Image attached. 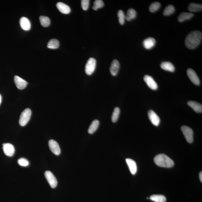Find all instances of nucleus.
Wrapping results in <instances>:
<instances>
[{"label": "nucleus", "mask_w": 202, "mask_h": 202, "mask_svg": "<svg viewBox=\"0 0 202 202\" xmlns=\"http://www.w3.org/2000/svg\"><path fill=\"white\" fill-rule=\"evenodd\" d=\"M202 38V34L201 32L195 30L191 32L186 38L185 45L189 49H195L201 43Z\"/></svg>", "instance_id": "f257e3e1"}, {"label": "nucleus", "mask_w": 202, "mask_h": 202, "mask_svg": "<svg viewBox=\"0 0 202 202\" xmlns=\"http://www.w3.org/2000/svg\"><path fill=\"white\" fill-rule=\"evenodd\" d=\"M154 161L157 166L161 167L171 168L174 166L173 160L164 154L157 155L154 158Z\"/></svg>", "instance_id": "f03ea898"}, {"label": "nucleus", "mask_w": 202, "mask_h": 202, "mask_svg": "<svg viewBox=\"0 0 202 202\" xmlns=\"http://www.w3.org/2000/svg\"><path fill=\"white\" fill-rule=\"evenodd\" d=\"M32 114V112L30 109H25L21 114L19 119V124L22 126H25L28 123Z\"/></svg>", "instance_id": "7ed1b4c3"}, {"label": "nucleus", "mask_w": 202, "mask_h": 202, "mask_svg": "<svg viewBox=\"0 0 202 202\" xmlns=\"http://www.w3.org/2000/svg\"><path fill=\"white\" fill-rule=\"evenodd\" d=\"M181 129L187 142L192 143L194 141V132L192 130L189 126H182Z\"/></svg>", "instance_id": "20e7f679"}, {"label": "nucleus", "mask_w": 202, "mask_h": 202, "mask_svg": "<svg viewBox=\"0 0 202 202\" xmlns=\"http://www.w3.org/2000/svg\"><path fill=\"white\" fill-rule=\"evenodd\" d=\"M96 60L93 58H90L88 60L85 67V72L87 75H91L95 71Z\"/></svg>", "instance_id": "39448f33"}, {"label": "nucleus", "mask_w": 202, "mask_h": 202, "mask_svg": "<svg viewBox=\"0 0 202 202\" xmlns=\"http://www.w3.org/2000/svg\"><path fill=\"white\" fill-rule=\"evenodd\" d=\"M45 176L46 180L52 188H54L57 185V181L55 176L50 171H46L45 173Z\"/></svg>", "instance_id": "423d86ee"}, {"label": "nucleus", "mask_w": 202, "mask_h": 202, "mask_svg": "<svg viewBox=\"0 0 202 202\" xmlns=\"http://www.w3.org/2000/svg\"><path fill=\"white\" fill-rule=\"evenodd\" d=\"M187 73L189 78L193 84L197 86L200 84V81L194 70L192 69H188L187 70Z\"/></svg>", "instance_id": "0eeeda50"}, {"label": "nucleus", "mask_w": 202, "mask_h": 202, "mask_svg": "<svg viewBox=\"0 0 202 202\" xmlns=\"http://www.w3.org/2000/svg\"><path fill=\"white\" fill-rule=\"evenodd\" d=\"M49 145L51 152L56 155H59L61 153V150L58 143L54 140H49Z\"/></svg>", "instance_id": "6e6552de"}, {"label": "nucleus", "mask_w": 202, "mask_h": 202, "mask_svg": "<svg viewBox=\"0 0 202 202\" xmlns=\"http://www.w3.org/2000/svg\"><path fill=\"white\" fill-rule=\"evenodd\" d=\"M143 79L147 86L150 89L154 90L158 89V85L152 76L146 75L144 76Z\"/></svg>", "instance_id": "1a4fd4ad"}, {"label": "nucleus", "mask_w": 202, "mask_h": 202, "mask_svg": "<svg viewBox=\"0 0 202 202\" xmlns=\"http://www.w3.org/2000/svg\"><path fill=\"white\" fill-rule=\"evenodd\" d=\"M149 119L152 124L155 126H158L160 124V119L159 117L154 111L150 110L148 112Z\"/></svg>", "instance_id": "9d476101"}, {"label": "nucleus", "mask_w": 202, "mask_h": 202, "mask_svg": "<svg viewBox=\"0 0 202 202\" xmlns=\"http://www.w3.org/2000/svg\"><path fill=\"white\" fill-rule=\"evenodd\" d=\"M3 150L6 156L11 157L13 156L15 153V149L12 144L9 143L3 144Z\"/></svg>", "instance_id": "9b49d317"}, {"label": "nucleus", "mask_w": 202, "mask_h": 202, "mask_svg": "<svg viewBox=\"0 0 202 202\" xmlns=\"http://www.w3.org/2000/svg\"><path fill=\"white\" fill-rule=\"evenodd\" d=\"M14 81L17 87L20 89H25L28 84V83L25 80L17 76L14 77Z\"/></svg>", "instance_id": "f8f14e48"}, {"label": "nucleus", "mask_w": 202, "mask_h": 202, "mask_svg": "<svg viewBox=\"0 0 202 202\" xmlns=\"http://www.w3.org/2000/svg\"><path fill=\"white\" fill-rule=\"evenodd\" d=\"M156 44V40L153 38L149 37L144 40L143 45L145 49H150L153 48Z\"/></svg>", "instance_id": "ddd939ff"}, {"label": "nucleus", "mask_w": 202, "mask_h": 202, "mask_svg": "<svg viewBox=\"0 0 202 202\" xmlns=\"http://www.w3.org/2000/svg\"><path fill=\"white\" fill-rule=\"evenodd\" d=\"M120 65L119 62L116 60H114L112 62L110 68V73L113 76H116L119 70Z\"/></svg>", "instance_id": "4468645a"}, {"label": "nucleus", "mask_w": 202, "mask_h": 202, "mask_svg": "<svg viewBox=\"0 0 202 202\" xmlns=\"http://www.w3.org/2000/svg\"><path fill=\"white\" fill-rule=\"evenodd\" d=\"M20 23L22 29L28 31L31 28V23L28 19L25 17H22L20 19Z\"/></svg>", "instance_id": "2eb2a0df"}, {"label": "nucleus", "mask_w": 202, "mask_h": 202, "mask_svg": "<svg viewBox=\"0 0 202 202\" xmlns=\"http://www.w3.org/2000/svg\"><path fill=\"white\" fill-rule=\"evenodd\" d=\"M126 163L129 166L131 173L133 175L136 174L137 171V166L135 161L130 158L126 159Z\"/></svg>", "instance_id": "dca6fc26"}, {"label": "nucleus", "mask_w": 202, "mask_h": 202, "mask_svg": "<svg viewBox=\"0 0 202 202\" xmlns=\"http://www.w3.org/2000/svg\"><path fill=\"white\" fill-rule=\"evenodd\" d=\"M187 105L193 109L194 111L197 113H202V106L201 104L195 101H190L187 102Z\"/></svg>", "instance_id": "f3484780"}, {"label": "nucleus", "mask_w": 202, "mask_h": 202, "mask_svg": "<svg viewBox=\"0 0 202 202\" xmlns=\"http://www.w3.org/2000/svg\"><path fill=\"white\" fill-rule=\"evenodd\" d=\"M57 9L62 13L68 14L70 13L71 9L69 6L62 2H58L56 5Z\"/></svg>", "instance_id": "a211bd4d"}, {"label": "nucleus", "mask_w": 202, "mask_h": 202, "mask_svg": "<svg viewBox=\"0 0 202 202\" xmlns=\"http://www.w3.org/2000/svg\"><path fill=\"white\" fill-rule=\"evenodd\" d=\"M160 66L163 70L170 72H174L175 67L171 62H162Z\"/></svg>", "instance_id": "6ab92c4d"}, {"label": "nucleus", "mask_w": 202, "mask_h": 202, "mask_svg": "<svg viewBox=\"0 0 202 202\" xmlns=\"http://www.w3.org/2000/svg\"><path fill=\"white\" fill-rule=\"evenodd\" d=\"M193 14L189 12H182L178 17V21L179 22H182L186 20H190L194 16Z\"/></svg>", "instance_id": "aec40b11"}, {"label": "nucleus", "mask_w": 202, "mask_h": 202, "mask_svg": "<svg viewBox=\"0 0 202 202\" xmlns=\"http://www.w3.org/2000/svg\"><path fill=\"white\" fill-rule=\"evenodd\" d=\"M99 125V120H96L93 121L88 130V132L90 134H93L98 128Z\"/></svg>", "instance_id": "412c9836"}, {"label": "nucleus", "mask_w": 202, "mask_h": 202, "mask_svg": "<svg viewBox=\"0 0 202 202\" xmlns=\"http://www.w3.org/2000/svg\"><path fill=\"white\" fill-rule=\"evenodd\" d=\"M188 10L191 12H197L201 11L202 5L201 4L191 3L188 6Z\"/></svg>", "instance_id": "4be33fe9"}, {"label": "nucleus", "mask_w": 202, "mask_h": 202, "mask_svg": "<svg viewBox=\"0 0 202 202\" xmlns=\"http://www.w3.org/2000/svg\"><path fill=\"white\" fill-rule=\"evenodd\" d=\"M137 13L134 9L130 8L128 10L127 14L126 16V20L128 21H130L136 17Z\"/></svg>", "instance_id": "5701e85b"}, {"label": "nucleus", "mask_w": 202, "mask_h": 202, "mask_svg": "<svg viewBox=\"0 0 202 202\" xmlns=\"http://www.w3.org/2000/svg\"><path fill=\"white\" fill-rule=\"evenodd\" d=\"M150 200L155 202H166V197L163 195H153L150 197Z\"/></svg>", "instance_id": "b1692460"}, {"label": "nucleus", "mask_w": 202, "mask_h": 202, "mask_svg": "<svg viewBox=\"0 0 202 202\" xmlns=\"http://www.w3.org/2000/svg\"><path fill=\"white\" fill-rule=\"evenodd\" d=\"M59 46V42L56 39H51L48 43L47 47L52 49H57Z\"/></svg>", "instance_id": "393cba45"}, {"label": "nucleus", "mask_w": 202, "mask_h": 202, "mask_svg": "<svg viewBox=\"0 0 202 202\" xmlns=\"http://www.w3.org/2000/svg\"><path fill=\"white\" fill-rule=\"evenodd\" d=\"M40 23L44 27H49L50 25V20L49 17L41 16L39 17Z\"/></svg>", "instance_id": "a878e982"}, {"label": "nucleus", "mask_w": 202, "mask_h": 202, "mask_svg": "<svg viewBox=\"0 0 202 202\" xmlns=\"http://www.w3.org/2000/svg\"><path fill=\"white\" fill-rule=\"evenodd\" d=\"M175 11L174 6L171 5H168L165 8L163 13L164 16H169L173 14Z\"/></svg>", "instance_id": "bb28decb"}, {"label": "nucleus", "mask_w": 202, "mask_h": 202, "mask_svg": "<svg viewBox=\"0 0 202 202\" xmlns=\"http://www.w3.org/2000/svg\"><path fill=\"white\" fill-rule=\"evenodd\" d=\"M120 113V109L118 107H115L112 116L111 120L112 122L115 123L117 121Z\"/></svg>", "instance_id": "cd10ccee"}, {"label": "nucleus", "mask_w": 202, "mask_h": 202, "mask_svg": "<svg viewBox=\"0 0 202 202\" xmlns=\"http://www.w3.org/2000/svg\"><path fill=\"white\" fill-rule=\"evenodd\" d=\"M161 6V4L159 2H155L152 3L150 6V12H154L158 10Z\"/></svg>", "instance_id": "c85d7f7f"}, {"label": "nucleus", "mask_w": 202, "mask_h": 202, "mask_svg": "<svg viewBox=\"0 0 202 202\" xmlns=\"http://www.w3.org/2000/svg\"><path fill=\"white\" fill-rule=\"evenodd\" d=\"M118 16L119 19V22L120 25H123L125 23V20H126V16H125L124 12L122 10H120L118 11Z\"/></svg>", "instance_id": "c756f323"}, {"label": "nucleus", "mask_w": 202, "mask_h": 202, "mask_svg": "<svg viewBox=\"0 0 202 202\" xmlns=\"http://www.w3.org/2000/svg\"><path fill=\"white\" fill-rule=\"evenodd\" d=\"M104 4L102 0H96L94 2L93 9L94 10H97L98 9L103 7Z\"/></svg>", "instance_id": "7c9ffc66"}, {"label": "nucleus", "mask_w": 202, "mask_h": 202, "mask_svg": "<svg viewBox=\"0 0 202 202\" xmlns=\"http://www.w3.org/2000/svg\"><path fill=\"white\" fill-rule=\"evenodd\" d=\"M19 165L22 167H27L29 166V162L26 159L24 158H20L18 161Z\"/></svg>", "instance_id": "2f4dec72"}, {"label": "nucleus", "mask_w": 202, "mask_h": 202, "mask_svg": "<svg viewBox=\"0 0 202 202\" xmlns=\"http://www.w3.org/2000/svg\"><path fill=\"white\" fill-rule=\"evenodd\" d=\"M89 0H82L81 2V6L83 10L86 11L89 8Z\"/></svg>", "instance_id": "473e14b6"}, {"label": "nucleus", "mask_w": 202, "mask_h": 202, "mask_svg": "<svg viewBox=\"0 0 202 202\" xmlns=\"http://www.w3.org/2000/svg\"><path fill=\"white\" fill-rule=\"evenodd\" d=\"M199 177L200 181H201V182H202V173L201 172L200 173L199 175Z\"/></svg>", "instance_id": "72a5a7b5"}, {"label": "nucleus", "mask_w": 202, "mask_h": 202, "mask_svg": "<svg viewBox=\"0 0 202 202\" xmlns=\"http://www.w3.org/2000/svg\"><path fill=\"white\" fill-rule=\"evenodd\" d=\"M2 102V97L1 94H0V105H1Z\"/></svg>", "instance_id": "f704fd0d"}]
</instances>
